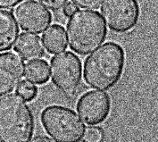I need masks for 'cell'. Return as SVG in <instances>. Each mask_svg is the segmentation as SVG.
Instances as JSON below:
<instances>
[{
	"mask_svg": "<svg viewBox=\"0 0 158 142\" xmlns=\"http://www.w3.org/2000/svg\"><path fill=\"white\" fill-rule=\"evenodd\" d=\"M124 64L123 47L115 42H107L86 58L84 80L93 89L107 90L121 79Z\"/></svg>",
	"mask_w": 158,
	"mask_h": 142,
	"instance_id": "cell-1",
	"label": "cell"
},
{
	"mask_svg": "<svg viewBox=\"0 0 158 142\" xmlns=\"http://www.w3.org/2000/svg\"><path fill=\"white\" fill-rule=\"evenodd\" d=\"M33 114L16 93L0 97V141L30 142L34 133Z\"/></svg>",
	"mask_w": 158,
	"mask_h": 142,
	"instance_id": "cell-2",
	"label": "cell"
},
{
	"mask_svg": "<svg viewBox=\"0 0 158 142\" xmlns=\"http://www.w3.org/2000/svg\"><path fill=\"white\" fill-rule=\"evenodd\" d=\"M67 40L72 50L87 56L106 40L107 29L98 12L77 10L67 23Z\"/></svg>",
	"mask_w": 158,
	"mask_h": 142,
	"instance_id": "cell-3",
	"label": "cell"
},
{
	"mask_svg": "<svg viewBox=\"0 0 158 142\" xmlns=\"http://www.w3.org/2000/svg\"><path fill=\"white\" fill-rule=\"evenodd\" d=\"M41 123L47 133L58 142H80L86 127L73 110L61 106H50L43 110Z\"/></svg>",
	"mask_w": 158,
	"mask_h": 142,
	"instance_id": "cell-4",
	"label": "cell"
},
{
	"mask_svg": "<svg viewBox=\"0 0 158 142\" xmlns=\"http://www.w3.org/2000/svg\"><path fill=\"white\" fill-rule=\"evenodd\" d=\"M81 62L73 53L64 51L51 59L50 75L52 82L68 98H73L77 95L81 86Z\"/></svg>",
	"mask_w": 158,
	"mask_h": 142,
	"instance_id": "cell-5",
	"label": "cell"
},
{
	"mask_svg": "<svg viewBox=\"0 0 158 142\" xmlns=\"http://www.w3.org/2000/svg\"><path fill=\"white\" fill-rule=\"evenodd\" d=\"M140 15L138 0H103L101 15L108 28L125 33L137 25Z\"/></svg>",
	"mask_w": 158,
	"mask_h": 142,
	"instance_id": "cell-6",
	"label": "cell"
},
{
	"mask_svg": "<svg viewBox=\"0 0 158 142\" xmlns=\"http://www.w3.org/2000/svg\"><path fill=\"white\" fill-rule=\"evenodd\" d=\"M111 110L108 94L100 90H91L83 94L77 104V111L82 122L88 125H98L104 123Z\"/></svg>",
	"mask_w": 158,
	"mask_h": 142,
	"instance_id": "cell-7",
	"label": "cell"
},
{
	"mask_svg": "<svg viewBox=\"0 0 158 142\" xmlns=\"http://www.w3.org/2000/svg\"><path fill=\"white\" fill-rule=\"evenodd\" d=\"M14 16L23 31L35 34L45 31L52 22L49 11L34 0L20 4L14 11Z\"/></svg>",
	"mask_w": 158,
	"mask_h": 142,
	"instance_id": "cell-8",
	"label": "cell"
},
{
	"mask_svg": "<svg viewBox=\"0 0 158 142\" xmlns=\"http://www.w3.org/2000/svg\"><path fill=\"white\" fill-rule=\"evenodd\" d=\"M23 59L15 52L0 54V97L16 90L24 75Z\"/></svg>",
	"mask_w": 158,
	"mask_h": 142,
	"instance_id": "cell-9",
	"label": "cell"
},
{
	"mask_svg": "<svg viewBox=\"0 0 158 142\" xmlns=\"http://www.w3.org/2000/svg\"><path fill=\"white\" fill-rule=\"evenodd\" d=\"M15 51L23 60L32 61L41 58L45 55L44 45L37 34L22 33L15 44Z\"/></svg>",
	"mask_w": 158,
	"mask_h": 142,
	"instance_id": "cell-10",
	"label": "cell"
},
{
	"mask_svg": "<svg viewBox=\"0 0 158 142\" xmlns=\"http://www.w3.org/2000/svg\"><path fill=\"white\" fill-rule=\"evenodd\" d=\"M18 27L13 13L0 9V52L10 50L19 37Z\"/></svg>",
	"mask_w": 158,
	"mask_h": 142,
	"instance_id": "cell-11",
	"label": "cell"
},
{
	"mask_svg": "<svg viewBox=\"0 0 158 142\" xmlns=\"http://www.w3.org/2000/svg\"><path fill=\"white\" fill-rule=\"evenodd\" d=\"M43 44L50 54H57L67 48L66 33L64 27L58 24L50 26L43 33Z\"/></svg>",
	"mask_w": 158,
	"mask_h": 142,
	"instance_id": "cell-12",
	"label": "cell"
},
{
	"mask_svg": "<svg viewBox=\"0 0 158 142\" xmlns=\"http://www.w3.org/2000/svg\"><path fill=\"white\" fill-rule=\"evenodd\" d=\"M24 75L26 80L31 83L41 85L48 82L50 75L48 62L41 59L30 61L25 66Z\"/></svg>",
	"mask_w": 158,
	"mask_h": 142,
	"instance_id": "cell-13",
	"label": "cell"
},
{
	"mask_svg": "<svg viewBox=\"0 0 158 142\" xmlns=\"http://www.w3.org/2000/svg\"><path fill=\"white\" fill-rule=\"evenodd\" d=\"M16 93L25 101H32L37 97L38 89L33 83L28 81H22L17 86Z\"/></svg>",
	"mask_w": 158,
	"mask_h": 142,
	"instance_id": "cell-14",
	"label": "cell"
},
{
	"mask_svg": "<svg viewBox=\"0 0 158 142\" xmlns=\"http://www.w3.org/2000/svg\"><path fill=\"white\" fill-rule=\"evenodd\" d=\"M103 134L99 128L90 127L88 128L84 134V140L86 142H101Z\"/></svg>",
	"mask_w": 158,
	"mask_h": 142,
	"instance_id": "cell-15",
	"label": "cell"
},
{
	"mask_svg": "<svg viewBox=\"0 0 158 142\" xmlns=\"http://www.w3.org/2000/svg\"><path fill=\"white\" fill-rule=\"evenodd\" d=\"M44 7L54 12H58L64 7L68 0H38Z\"/></svg>",
	"mask_w": 158,
	"mask_h": 142,
	"instance_id": "cell-16",
	"label": "cell"
},
{
	"mask_svg": "<svg viewBox=\"0 0 158 142\" xmlns=\"http://www.w3.org/2000/svg\"><path fill=\"white\" fill-rule=\"evenodd\" d=\"M77 7L89 10H97L100 7L102 0H72Z\"/></svg>",
	"mask_w": 158,
	"mask_h": 142,
	"instance_id": "cell-17",
	"label": "cell"
},
{
	"mask_svg": "<svg viewBox=\"0 0 158 142\" xmlns=\"http://www.w3.org/2000/svg\"><path fill=\"white\" fill-rule=\"evenodd\" d=\"M23 0H0V9H10L15 7Z\"/></svg>",
	"mask_w": 158,
	"mask_h": 142,
	"instance_id": "cell-18",
	"label": "cell"
},
{
	"mask_svg": "<svg viewBox=\"0 0 158 142\" xmlns=\"http://www.w3.org/2000/svg\"><path fill=\"white\" fill-rule=\"evenodd\" d=\"M78 10V7L72 2H67L64 7L63 8L64 15L67 17H71Z\"/></svg>",
	"mask_w": 158,
	"mask_h": 142,
	"instance_id": "cell-19",
	"label": "cell"
},
{
	"mask_svg": "<svg viewBox=\"0 0 158 142\" xmlns=\"http://www.w3.org/2000/svg\"><path fill=\"white\" fill-rule=\"evenodd\" d=\"M30 142H58L56 141V140H53L49 137L47 136H37L33 138L31 140H30Z\"/></svg>",
	"mask_w": 158,
	"mask_h": 142,
	"instance_id": "cell-20",
	"label": "cell"
},
{
	"mask_svg": "<svg viewBox=\"0 0 158 142\" xmlns=\"http://www.w3.org/2000/svg\"><path fill=\"white\" fill-rule=\"evenodd\" d=\"M0 142H1V141H0Z\"/></svg>",
	"mask_w": 158,
	"mask_h": 142,
	"instance_id": "cell-21",
	"label": "cell"
}]
</instances>
